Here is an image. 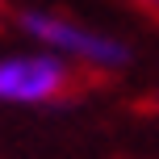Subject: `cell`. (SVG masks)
<instances>
[{"label": "cell", "mask_w": 159, "mask_h": 159, "mask_svg": "<svg viewBox=\"0 0 159 159\" xmlns=\"http://www.w3.org/2000/svg\"><path fill=\"white\" fill-rule=\"evenodd\" d=\"M25 34L34 42L50 50V55H67V59H80L84 67H96V71H113V67H126L130 50L126 42L109 38V34H96L88 25L71 21V17H59V13H42V8H25L17 17Z\"/></svg>", "instance_id": "1"}, {"label": "cell", "mask_w": 159, "mask_h": 159, "mask_svg": "<svg viewBox=\"0 0 159 159\" xmlns=\"http://www.w3.org/2000/svg\"><path fill=\"white\" fill-rule=\"evenodd\" d=\"M80 88L75 67L63 55H8L0 59V101L8 105H55Z\"/></svg>", "instance_id": "2"}, {"label": "cell", "mask_w": 159, "mask_h": 159, "mask_svg": "<svg viewBox=\"0 0 159 159\" xmlns=\"http://www.w3.org/2000/svg\"><path fill=\"white\" fill-rule=\"evenodd\" d=\"M138 4H147V8H155V13H159V0H138Z\"/></svg>", "instance_id": "3"}, {"label": "cell", "mask_w": 159, "mask_h": 159, "mask_svg": "<svg viewBox=\"0 0 159 159\" xmlns=\"http://www.w3.org/2000/svg\"><path fill=\"white\" fill-rule=\"evenodd\" d=\"M0 13H4V4H0Z\"/></svg>", "instance_id": "4"}]
</instances>
